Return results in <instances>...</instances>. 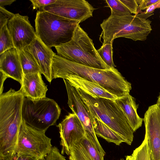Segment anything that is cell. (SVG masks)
<instances>
[{"label": "cell", "instance_id": "30", "mask_svg": "<svg viewBox=\"0 0 160 160\" xmlns=\"http://www.w3.org/2000/svg\"><path fill=\"white\" fill-rule=\"evenodd\" d=\"M160 8V1L148 7L144 12L140 11L137 15L142 18L147 19L148 18L153 14L155 9Z\"/></svg>", "mask_w": 160, "mask_h": 160}, {"label": "cell", "instance_id": "3", "mask_svg": "<svg viewBox=\"0 0 160 160\" xmlns=\"http://www.w3.org/2000/svg\"><path fill=\"white\" fill-rule=\"evenodd\" d=\"M76 88L86 106L118 133L124 142L131 145L133 140V132L123 111L115 100L93 96Z\"/></svg>", "mask_w": 160, "mask_h": 160}, {"label": "cell", "instance_id": "17", "mask_svg": "<svg viewBox=\"0 0 160 160\" xmlns=\"http://www.w3.org/2000/svg\"><path fill=\"white\" fill-rule=\"evenodd\" d=\"M69 160H104V155L85 135L71 149Z\"/></svg>", "mask_w": 160, "mask_h": 160}, {"label": "cell", "instance_id": "33", "mask_svg": "<svg viewBox=\"0 0 160 160\" xmlns=\"http://www.w3.org/2000/svg\"><path fill=\"white\" fill-rule=\"evenodd\" d=\"M0 94L2 93L3 89V83L5 80L8 78V77L2 72L0 71Z\"/></svg>", "mask_w": 160, "mask_h": 160}, {"label": "cell", "instance_id": "7", "mask_svg": "<svg viewBox=\"0 0 160 160\" xmlns=\"http://www.w3.org/2000/svg\"><path fill=\"white\" fill-rule=\"evenodd\" d=\"M61 110L53 99L47 97L32 99L24 97L22 107V117L28 125L37 130L45 131L55 125Z\"/></svg>", "mask_w": 160, "mask_h": 160}, {"label": "cell", "instance_id": "15", "mask_svg": "<svg viewBox=\"0 0 160 160\" xmlns=\"http://www.w3.org/2000/svg\"><path fill=\"white\" fill-rule=\"evenodd\" d=\"M0 71L21 85L23 73L18 50L15 47L0 54Z\"/></svg>", "mask_w": 160, "mask_h": 160}, {"label": "cell", "instance_id": "38", "mask_svg": "<svg viewBox=\"0 0 160 160\" xmlns=\"http://www.w3.org/2000/svg\"><path fill=\"white\" fill-rule=\"evenodd\" d=\"M159 17H160V16Z\"/></svg>", "mask_w": 160, "mask_h": 160}, {"label": "cell", "instance_id": "4", "mask_svg": "<svg viewBox=\"0 0 160 160\" xmlns=\"http://www.w3.org/2000/svg\"><path fill=\"white\" fill-rule=\"evenodd\" d=\"M151 21L131 14L123 16L110 15L104 19L100 26L102 45L113 43L116 38L123 37L134 41H144L147 39L152 28Z\"/></svg>", "mask_w": 160, "mask_h": 160}, {"label": "cell", "instance_id": "12", "mask_svg": "<svg viewBox=\"0 0 160 160\" xmlns=\"http://www.w3.org/2000/svg\"><path fill=\"white\" fill-rule=\"evenodd\" d=\"M7 26L14 47L18 50L24 48L37 37L27 16L15 14L9 20Z\"/></svg>", "mask_w": 160, "mask_h": 160}, {"label": "cell", "instance_id": "23", "mask_svg": "<svg viewBox=\"0 0 160 160\" xmlns=\"http://www.w3.org/2000/svg\"><path fill=\"white\" fill-rule=\"evenodd\" d=\"M14 47L7 24H6L0 29V54Z\"/></svg>", "mask_w": 160, "mask_h": 160}, {"label": "cell", "instance_id": "16", "mask_svg": "<svg viewBox=\"0 0 160 160\" xmlns=\"http://www.w3.org/2000/svg\"><path fill=\"white\" fill-rule=\"evenodd\" d=\"M40 72L23 75L21 89L24 97L32 99L46 97L48 90L43 81Z\"/></svg>", "mask_w": 160, "mask_h": 160}, {"label": "cell", "instance_id": "1", "mask_svg": "<svg viewBox=\"0 0 160 160\" xmlns=\"http://www.w3.org/2000/svg\"><path fill=\"white\" fill-rule=\"evenodd\" d=\"M68 75L78 76L98 83L118 98L129 93L131 83L125 79L116 68L100 69L74 62L55 54L52 65V79L62 78Z\"/></svg>", "mask_w": 160, "mask_h": 160}, {"label": "cell", "instance_id": "11", "mask_svg": "<svg viewBox=\"0 0 160 160\" xmlns=\"http://www.w3.org/2000/svg\"><path fill=\"white\" fill-rule=\"evenodd\" d=\"M57 127L59 130L61 153L69 155L73 145L86 135L84 128L77 115L69 113Z\"/></svg>", "mask_w": 160, "mask_h": 160}, {"label": "cell", "instance_id": "36", "mask_svg": "<svg viewBox=\"0 0 160 160\" xmlns=\"http://www.w3.org/2000/svg\"><path fill=\"white\" fill-rule=\"evenodd\" d=\"M0 160H4V159H3V158H0Z\"/></svg>", "mask_w": 160, "mask_h": 160}, {"label": "cell", "instance_id": "24", "mask_svg": "<svg viewBox=\"0 0 160 160\" xmlns=\"http://www.w3.org/2000/svg\"><path fill=\"white\" fill-rule=\"evenodd\" d=\"M107 7L110 8L111 16H123L131 15L127 8L119 0H105Z\"/></svg>", "mask_w": 160, "mask_h": 160}, {"label": "cell", "instance_id": "5", "mask_svg": "<svg viewBox=\"0 0 160 160\" xmlns=\"http://www.w3.org/2000/svg\"><path fill=\"white\" fill-rule=\"evenodd\" d=\"M57 55L68 60L100 69H109L96 49L92 40L78 25L72 39L55 47Z\"/></svg>", "mask_w": 160, "mask_h": 160}, {"label": "cell", "instance_id": "14", "mask_svg": "<svg viewBox=\"0 0 160 160\" xmlns=\"http://www.w3.org/2000/svg\"><path fill=\"white\" fill-rule=\"evenodd\" d=\"M24 49L32 54L40 68L41 73L51 83L53 79L52 65L55 53L38 37Z\"/></svg>", "mask_w": 160, "mask_h": 160}, {"label": "cell", "instance_id": "2", "mask_svg": "<svg viewBox=\"0 0 160 160\" xmlns=\"http://www.w3.org/2000/svg\"><path fill=\"white\" fill-rule=\"evenodd\" d=\"M24 96L21 89L0 94V158L12 160L15 155Z\"/></svg>", "mask_w": 160, "mask_h": 160}, {"label": "cell", "instance_id": "29", "mask_svg": "<svg viewBox=\"0 0 160 160\" xmlns=\"http://www.w3.org/2000/svg\"><path fill=\"white\" fill-rule=\"evenodd\" d=\"M56 0H30L33 9L38 8L40 11L45 7L55 2Z\"/></svg>", "mask_w": 160, "mask_h": 160}, {"label": "cell", "instance_id": "25", "mask_svg": "<svg viewBox=\"0 0 160 160\" xmlns=\"http://www.w3.org/2000/svg\"><path fill=\"white\" fill-rule=\"evenodd\" d=\"M112 43H108L102 45L97 52L103 61L111 68H115L112 58Z\"/></svg>", "mask_w": 160, "mask_h": 160}, {"label": "cell", "instance_id": "6", "mask_svg": "<svg viewBox=\"0 0 160 160\" xmlns=\"http://www.w3.org/2000/svg\"><path fill=\"white\" fill-rule=\"evenodd\" d=\"M37 37L47 46H58L70 41L80 23L51 12L38 11L35 20Z\"/></svg>", "mask_w": 160, "mask_h": 160}, {"label": "cell", "instance_id": "9", "mask_svg": "<svg viewBox=\"0 0 160 160\" xmlns=\"http://www.w3.org/2000/svg\"><path fill=\"white\" fill-rule=\"evenodd\" d=\"M68 97V104L72 113H75L82 124L86 135L92 144L104 155L105 152L95 134L90 116L85 104L79 94L77 88L66 79H63Z\"/></svg>", "mask_w": 160, "mask_h": 160}, {"label": "cell", "instance_id": "35", "mask_svg": "<svg viewBox=\"0 0 160 160\" xmlns=\"http://www.w3.org/2000/svg\"><path fill=\"white\" fill-rule=\"evenodd\" d=\"M156 104L160 109V93L158 98V100Z\"/></svg>", "mask_w": 160, "mask_h": 160}, {"label": "cell", "instance_id": "10", "mask_svg": "<svg viewBox=\"0 0 160 160\" xmlns=\"http://www.w3.org/2000/svg\"><path fill=\"white\" fill-rule=\"evenodd\" d=\"M95 9L85 0H56L41 11L51 12L80 23L92 17Z\"/></svg>", "mask_w": 160, "mask_h": 160}, {"label": "cell", "instance_id": "32", "mask_svg": "<svg viewBox=\"0 0 160 160\" xmlns=\"http://www.w3.org/2000/svg\"><path fill=\"white\" fill-rule=\"evenodd\" d=\"M12 160H39V159L30 156L16 154Z\"/></svg>", "mask_w": 160, "mask_h": 160}, {"label": "cell", "instance_id": "22", "mask_svg": "<svg viewBox=\"0 0 160 160\" xmlns=\"http://www.w3.org/2000/svg\"><path fill=\"white\" fill-rule=\"evenodd\" d=\"M127 160H151L147 138H145L141 144L134 150L131 156L127 158Z\"/></svg>", "mask_w": 160, "mask_h": 160}, {"label": "cell", "instance_id": "28", "mask_svg": "<svg viewBox=\"0 0 160 160\" xmlns=\"http://www.w3.org/2000/svg\"><path fill=\"white\" fill-rule=\"evenodd\" d=\"M127 8L131 13L138 14V0H119Z\"/></svg>", "mask_w": 160, "mask_h": 160}, {"label": "cell", "instance_id": "19", "mask_svg": "<svg viewBox=\"0 0 160 160\" xmlns=\"http://www.w3.org/2000/svg\"><path fill=\"white\" fill-rule=\"evenodd\" d=\"M115 101L123 111L132 130L135 132L141 126L143 120L137 113L138 105L135 98L128 93Z\"/></svg>", "mask_w": 160, "mask_h": 160}, {"label": "cell", "instance_id": "27", "mask_svg": "<svg viewBox=\"0 0 160 160\" xmlns=\"http://www.w3.org/2000/svg\"><path fill=\"white\" fill-rule=\"evenodd\" d=\"M3 7H0V29L8 24L9 20L14 15Z\"/></svg>", "mask_w": 160, "mask_h": 160}, {"label": "cell", "instance_id": "31", "mask_svg": "<svg viewBox=\"0 0 160 160\" xmlns=\"http://www.w3.org/2000/svg\"><path fill=\"white\" fill-rule=\"evenodd\" d=\"M160 0H138V14L142 10L146 9L151 5L159 1Z\"/></svg>", "mask_w": 160, "mask_h": 160}, {"label": "cell", "instance_id": "37", "mask_svg": "<svg viewBox=\"0 0 160 160\" xmlns=\"http://www.w3.org/2000/svg\"><path fill=\"white\" fill-rule=\"evenodd\" d=\"M119 160H125L123 158H121Z\"/></svg>", "mask_w": 160, "mask_h": 160}, {"label": "cell", "instance_id": "8", "mask_svg": "<svg viewBox=\"0 0 160 160\" xmlns=\"http://www.w3.org/2000/svg\"><path fill=\"white\" fill-rule=\"evenodd\" d=\"M45 132L30 127L22 120L15 154L30 156L39 160L44 158L53 147L51 139L46 135Z\"/></svg>", "mask_w": 160, "mask_h": 160}, {"label": "cell", "instance_id": "34", "mask_svg": "<svg viewBox=\"0 0 160 160\" xmlns=\"http://www.w3.org/2000/svg\"><path fill=\"white\" fill-rule=\"evenodd\" d=\"M15 0H0V7H3L5 6H10Z\"/></svg>", "mask_w": 160, "mask_h": 160}, {"label": "cell", "instance_id": "13", "mask_svg": "<svg viewBox=\"0 0 160 160\" xmlns=\"http://www.w3.org/2000/svg\"><path fill=\"white\" fill-rule=\"evenodd\" d=\"M143 120L151 160H160V109L156 104L148 107Z\"/></svg>", "mask_w": 160, "mask_h": 160}, {"label": "cell", "instance_id": "20", "mask_svg": "<svg viewBox=\"0 0 160 160\" xmlns=\"http://www.w3.org/2000/svg\"><path fill=\"white\" fill-rule=\"evenodd\" d=\"M86 107L97 136L117 145H119L122 142H124L122 138L118 133L102 122L97 115L86 106Z\"/></svg>", "mask_w": 160, "mask_h": 160}, {"label": "cell", "instance_id": "26", "mask_svg": "<svg viewBox=\"0 0 160 160\" xmlns=\"http://www.w3.org/2000/svg\"><path fill=\"white\" fill-rule=\"evenodd\" d=\"M39 160H67L56 146H53L50 152Z\"/></svg>", "mask_w": 160, "mask_h": 160}, {"label": "cell", "instance_id": "18", "mask_svg": "<svg viewBox=\"0 0 160 160\" xmlns=\"http://www.w3.org/2000/svg\"><path fill=\"white\" fill-rule=\"evenodd\" d=\"M73 86L94 97L110 99L113 100L118 98L106 90L98 83L85 79L78 76L68 75L63 76Z\"/></svg>", "mask_w": 160, "mask_h": 160}, {"label": "cell", "instance_id": "21", "mask_svg": "<svg viewBox=\"0 0 160 160\" xmlns=\"http://www.w3.org/2000/svg\"><path fill=\"white\" fill-rule=\"evenodd\" d=\"M18 51L24 74L37 72L41 73L37 62L30 52L24 48Z\"/></svg>", "mask_w": 160, "mask_h": 160}]
</instances>
